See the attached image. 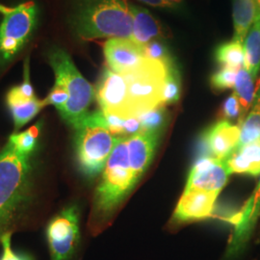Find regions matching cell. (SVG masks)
<instances>
[{
    "label": "cell",
    "mask_w": 260,
    "mask_h": 260,
    "mask_svg": "<svg viewBox=\"0 0 260 260\" xmlns=\"http://www.w3.org/2000/svg\"><path fill=\"white\" fill-rule=\"evenodd\" d=\"M10 142L0 151V241L12 233L31 202L32 157Z\"/></svg>",
    "instance_id": "obj_1"
},
{
    "label": "cell",
    "mask_w": 260,
    "mask_h": 260,
    "mask_svg": "<svg viewBox=\"0 0 260 260\" xmlns=\"http://www.w3.org/2000/svg\"><path fill=\"white\" fill-rule=\"evenodd\" d=\"M69 24L82 40L131 39L133 17L127 0H71Z\"/></svg>",
    "instance_id": "obj_2"
},
{
    "label": "cell",
    "mask_w": 260,
    "mask_h": 260,
    "mask_svg": "<svg viewBox=\"0 0 260 260\" xmlns=\"http://www.w3.org/2000/svg\"><path fill=\"white\" fill-rule=\"evenodd\" d=\"M137 182L130 168L127 137H118L94 193L93 221L107 220Z\"/></svg>",
    "instance_id": "obj_3"
},
{
    "label": "cell",
    "mask_w": 260,
    "mask_h": 260,
    "mask_svg": "<svg viewBox=\"0 0 260 260\" xmlns=\"http://www.w3.org/2000/svg\"><path fill=\"white\" fill-rule=\"evenodd\" d=\"M74 129L79 170L85 177L94 178L103 173L118 137L109 129L101 110L89 112Z\"/></svg>",
    "instance_id": "obj_4"
},
{
    "label": "cell",
    "mask_w": 260,
    "mask_h": 260,
    "mask_svg": "<svg viewBox=\"0 0 260 260\" xmlns=\"http://www.w3.org/2000/svg\"><path fill=\"white\" fill-rule=\"evenodd\" d=\"M47 61L55 75L54 85L68 95V103L60 115L74 128L89 114V108L95 98V90L80 74L65 49L51 47L47 52Z\"/></svg>",
    "instance_id": "obj_5"
},
{
    "label": "cell",
    "mask_w": 260,
    "mask_h": 260,
    "mask_svg": "<svg viewBox=\"0 0 260 260\" xmlns=\"http://www.w3.org/2000/svg\"><path fill=\"white\" fill-rule=\"evenodd\" d=\"M0 69L11 63L32 37L38 23L37 4L29 0L16 6L0 3Z\"/></svg>",
    "instance_id": "obj_6"
},
{
    "label": "cell",
    "mask_w": 260,
    "mask_h": 260,
    "mask_svg": "<svg viewBox=\"0 0 260 260\" xmlns=\"http://www.w3.org/2000/svg\"><path fill=\"white\" fill-rule=\"evenodd\" d=\"M169 66L147 58L138 68L123 74L127 83L130 118H138L146 112L164 105L162 90Z\"/></svg>",
    "instance_id": "obj_7"
},
{
    "label": "cell",
    "mask_w": 260,
    "mask_h": 260,
    "mask_svg": "<svg viewBox=\"0 0 260 260\" xmlns=\"http://www.w3.org/2000/svg\"><path fill=\"white\" fill-rule=\"evenodd\" d=\"M50 260H74L80 243L79 210L70 205L48 223L46 231Z\"/></svg>",
    "instance_id": "obj_8"
},
{
    "label": "cell",
    "mask_w": 260,
    "mask_h": 260,
    "mask_svg": "<svg viewBox=\"0 0 260 260\" xmlns=\"http://www.w3.org/2000/svg\"><path fill=\"white\" fill-rule=\"evenodd\" d=\"M23 76V82L13 87L7 93L6 98L7 106L14 121L15 132H18V130L34 119L43 108L47 106L45 99L40 100L34 92L30 81L28 57L24 62Z\"/></svg>",
    "instance_id": "obj_9"
},
{
    "label": "cell",
    "mask_w": 260,
    "mask_h": 260,
    "mask_svg": "<svg viewBox=\"0 0 260 260\" xmlns=\"http://www.w3.org/2000/svg\"><path fill=\"white\" fill-rule=\"evenodd\" d=\"M95 99L104 115L130 119L127 103V83L125 76L113 72L108 67L103 69L95 89Z\"/></svg>",
    "instance_id": "obj_10"
},
{
    "label": "cell",
    "mask_w": 260,
    "mask_h": 260,
    "mask_svg": "<svg viewBox=\"0 0 260 260\" xmlns=\"http://www.w3.org/2000/svg\"><path fill=\"white\" fill-rule=\"evenodd\" d=\"M260 217V178L249 200L240 211L232 217L225 218L234 226L233 235L229 242L225 257L233 259L237 257L251 238V234Z\"/></svg>",
    "instance_id": "obj_11"
},
{
    "label": "cell",
    "mask_w": 260,
    "mask_h": 260,
    "mask_svg": "<svg viewBox=\"0 0 260 260\" xmlns=\"http://www.w3.org/2000/svg\"><path fill=\"white\" fill-rule=\"evenodd\" d=\"M230 176L223 160L202 156L194 164L188 176L184 192L202 191L219 195Z\"/></svg>",
    "instance_id": "obj_12"
},
{
    "label": "cell",
    "mask_w": 260,
    "mask_h": 260,
    "mask_svg": "<svg viewBox=\"0 0 260 260\" xmlns=\"http://www.w3.org/2000/svg\"><path fill=\"white\" fill-rule=\"evenodd\" d=\"M103 51L107 67L121 75L135 70L147 59L144 47L131 39H109L104 44Z\"/></svg>",
    "instance_id": "obj_13"
},
{
    "label": "cell",
    "mask_w": 260,
    "mask_h": 260,
    "mask_svg": "<svg viewBox=\"0 0 260 260\" xmlns=\"http://www.w3.org/2000/svg\"><path fill=\"white\" fill-rule=\"evenodd\" d=\"M240 141V126L230 121L216 122L203 135V156L223 160L237 148Z\"/></svg>",
    "instance_id": "obj_14"
},
{
    "label": "cell",
    "mask_w": 260,
    "mask_h": 260,
    "mask_svg": "<svg viewBox=\"0 0 260 260\" xmlns=\"http://www.w3.org/2000/svg\"><path fill=\"white\" fill-rule=\"evenodd\" d=\"M218 196L216 193L202 191L184 192L177 204L172 222L183 223L209 218L213 212Z\"/></svg>",
    "instance_id": "obj_15"
},
{
    "label": "cell",
    "mask_w": 260,
    "mask_h": 260,
    "mask_svg": "<svg viewBox=\"0 0 260 260\" xmlns=\"http://www.w3.org/2000/svg\"><path fill=\"white\" fill-rule=\"evenodd\" d=\"M160 137L161 133L145 131L127 137L130 168L137 181L151 163Z\"/></svg>",
    "instance_id": "obj_16"
},
{
    "label": "cell",
    "mask_w": 260,
    "mask_h": 260,
    "mask_svg": "<svg viewBox=\"0 0 260 260\" xmlns=\"http://www.w3.org/2000/svg\"><path fill=\"white\" fill-rule=\"evenodd\" d=\"M230 174H243L252 177L260 175V140L239 146L223 159Z\"/></svg>",
    "instance_id": "obj_17"
},
{
    "label": "cell",
    "mask_w": 260,
    "mask_h": 260,
    "mask_svg": "<svg viewBox=\"0 0 260 260\" xmlns=\"http://www.w3.org/2000/svg\"><path fill=\"white\" fill-rule=\"evenodd\" d=\"M133 17L131 40L141 47L147 46L151 41L164 37V30L150 12L134 4H130Z\"/></svg>",
    "instance_id": "obj_18"
},
{
    "label": "cell",
    "mask_w": 260,
    "mask_h": 260,
    "mask_svg": "<svg viewBox=\"0 0 260 260\" xmlns=\"http://www.w3.org/2000/svg\"><path fill=\"white\" fill-rule=\"evenodd\" d=\"M233 41L244 45L247 34L260 15L259 7L255 0H233Z\"/></svg>",
    "instance_id": "obj_19"
},
{
    "label": "cell",
    "mask_w": 260,
    "mask_h": 260,
    "mask_svg": "<svg viewBox=\"0 0 260 260\" xmlns=\"http://www.w3.org/2000/svg\"><path fill=\"white\" fill-rule=\"evenodd\" d=\"M244 68L255 79L260 70V15L244 41Z\"/></svg>",
    "instance_id": "obj_20"
},
{
    "label": "cell",
    "mask_w": 260,
    "mask_h": 260,
    "mask_svg": "<svg viewBox=\"0 0 260 260\" xmlns=\"http://www.w3.org/2000/svg\"><path fill=\"white\" fill-rule=\"evenodd\" d=\"M257 89H258V85L255 88L254 78L244 67L241 68L237 72V75H236V80L234 85V93L237 95L241 104L243 121L246 117V114L249 112V110H251Z\"/></svg>",
    "instance_id": "obj_21"
},
{
    "label": "cell",
    "mask_w": 260,
    "mask_h": 260,
    "mask_svg": "<svg viewBox=\"0 0 260 260\" xmlns=\"http://www.w3.org/2000/svg\"><path fill=\"white\" fill-rule=\"evenodd\" d=\"M239 126L240 141L237 147L260 140V81L251 110Z\"/></svg>",
    "instance_id": "obj_22"
},
{
    "label": "cell",
    "mask_w": 260,
    "mask_h": 260,
    "mask_svg": "<svg viewBox=\"0 0 260 260\" xmlns=\"http://www.w3.org/2000/svg\"><path fill=\"white\" fill-rule=\"evenodd\" d=\"M215 59L224 68L239 71L244 67V45L236 42H226L216 48Z\"/></svg>",
    "instance_id": "obj_23"
},
{
    "label": "cell",
    "mask_w": 260,
    "mask_h": 260,
    "mask_svg": "<svg viewBox=\"0 0 260 260\" xmlns=\"http://www.w3.org/2000/svg\"><path fill=\"white\" fill-rule=\"evenodd\" d=\"M42 127V122L22 132H14L9 137V141L19 149L26 154H34L38 148V137Z\"/></svg>",
    "instance_id": "obj_24"
},
{
    "label": "cell",
    "mask_w": 260,
    "mask_h": 260,
    "mask_svg": "<svg viewBox=\"0 0 260 260\" xmlns=\"http://www.w3.org/2000/svg\"><path fill=\"white\" fill-rule=\"evenodd\" d=\"M180 75L176 62H174L168 67L167 75L162 90V103L165 106L168 104L177 103L180 99Z\"/></svg>",
    "instance_id": "obj_25"
},
{
    "label": "cell",
    "mask_w": 260,
    "mask_h": 260,
    "mask_svg": "<svg viewBox=\"0 0 260 260\" xmlns=\"http://www.w3.org/2000/svg\"><path fill=\"white\" fill-rule=\"evenodd\" d=\"M168 115L167 110L165 105L158 106L156 108L146 112L143 115L138 117L142 131L145 132H154V133H161L165 125L167 124Z\"/></svg>",
    "instance_id": "obj_26"
},
{
    "label": "cell",
    "mask_w": 260,
    "mask_h": 260,
    "mask_svg": "<svg viewBox=\"0 0 260 260\" xmlns=\"http://www.w3.org/2000/svg\"><path fill=\"white\" fill-rule=\"evenodd\" d=\"M236 70L224 68L223 67L221 70L216 72L210 78V85L215 91H223L228 89L234 88L236 75Z\"/></svg>",
    "instance_id": "obj_27"
},
{
    "label": "cell",
    "mask_w": 260,
    "mask_h": 260,
    "mask_svg": "<svg viewBox=\"0 0 260 260\" xmlns=\"http://www.w3.org/2000/svg\"><path fill=\"white\" fill-rule=\"evenodd\" d=\"M144 48L145 54L148 59L161 62L165 65H171L175 62L167 46L157 40L151 41Z\"/></svg>",
    "instance_id": "obj_28"
},
{
    "label": "cell",
    "mask_w": 260,
    "mask_h": 260,
    "mask_svg": "<svg viewBox=\"0 0 260 260\" xmlns=\"http://www.w3.org/2000/svg\"><path fill=\"white\" fill-rule=\"evenodd\" d=\"M220 116L223 117V119L226 121L238 119L239 123L241 124L243 121L241 104L235 93L231 94L223 103L222 108L220 110Z\"/></svg>",
    "instance_id": "obj_29"
},
{
    "label": "cell",
    "mask_w": 260,
    "mask_h": 260,
    "mask_svg": "<svg viewBox=\"0 0 260 260\" xmlns=\"http://www.w3.org/2000/svg\"><path fill=\"white\" fill-rule=\"evenodd\" d=\"M12 233H6L1 238V246H2V254L0 260H32V258L25 254L13 251L12 249Z\"/></svg>",
    "instance_id": "obj_30"
},
{
    "label": "cell",
    "mask_w": 260,
    "mask_h": 260,
    "mask_svg": "<svg viewBox=\"0 0 260 260\" xmlns=\"http://www.w3.org/2000/svg\"><path fill=\"white\" fill-rule=\"evenodd\" d=\"M141 2L152 6V7H156V8H173L175 7L174 4H172L171 2H169L168 0H139Z\"/></svg>",
    "instance_id": "obj_31"
},
{
    "label": "cell",
    "mask_w": 260,
    "mask_h": 260,
    "mask_svg": "<svg viewBox=\"0 0 260 260\" xmlns=\"http://www.w3.org/2000/svg\"><path fill=\"white\" fill-rule=\"evenodd\" d=\"M169 2H171L172 4H174L175 5V3H179V2H181L182 0H168Z\"/></svg>",
    "instance_id": "obj_32"
},
{
    "label": "cell",
    "mask_w": 260,
    "mask_h": 260,
    "mask_svg": "<svg viewBox=\"0 0 260 260\" xmlns=\"http://www.w3.org/2000/svg\"><path fill=\"white\" fill-rule=\"evenodd\" d=\"M255 1H256V3H257V5H258L260 10V0H255Z\"/></svg>",
    "instance_id": "obj_33"
}]
</instances>
